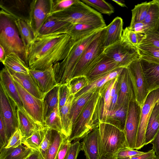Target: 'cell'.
<instances>
[{"label":"cell","instance_id":"6da1fadb","mask_svg":"<svg viewBox=\"0 0 159 159\" xmlns=\"http://www.w3.org/2000/svg\"><path fill=\"white\" fill-rule=\"evenodd\" d=\"M75 42L62 31L38 34L26 51L29 69L44 70L62 61Z\"/></svg>","mask_w":159,"mask_h":159},{"label":"cell","instance_id":"7a4b0ae2","mask_svg":"<svg viewBox=\"0 0 159 159\" xmlns=\"http://www.w3.org/2000/svg\"><path fill=\"white\" fill-rule=\"evenodd\" d=\"M102 29L75 42L65 58L53 66L55 79L58 84H67L70 81L74 69L85 48L98 35Z\"/></svg>","mask_w":159,"mask_h":159},{"label":"cell","instance_id":"3957f363","mask_svg":"<svg viewBox=\"0 0 159 159\" xmlns=\"http://www.w3.org/2000/svg\"><path fill=\"white\" fill-rule=\"evenodd\" d=\"M15 20L11 16L0 11V45L4 48L6 55L11 53H16L28 66L25 49Z\"/></svg>","mask_w":159,"mask_h":159},{"label":"cell","instance_id":"277c9868","mask_svg":"<svg viewBox=\"0 0 159 159\" xmlns=\"http://www.w3.org/2000/svg\"><path fill=\"white\" fill-rule=\"evenodd\" d=\"M49 16L71 24L106 26L101 13L80 0L68 8Z\"/></svg>","mask_w":159,"mask_h":159},{"label":"cell","instance_id":"5b68a950","mask_svg":"<svg viewBox=\"0 0 159 159\" xmlns=\"http://www.w3.org/2000/svg\"><path fill=\"white\" fill-rule=\"evenodd\" d=\"M106 26L85 48L74 69L71 80L80 76L87 77L104 56Z\"/></svg>","mask_w":159,"mask_h":159},{"label":"cell","instance_id":"8992f818","mask_svg":"<svg viewBox=\"0 0 159 159\" xmlns=\"http://www.w3.org/2000/svg\"><path fill=\"white\" fill-rule=\"evenodd\" d=\"M98 127L100 156L117 158L120 150L127 148L124 132L105 122H100Z\"/></svg>","mask_w":159,"mask_h":159},{"label":"cell","instance_id":"52a82bcc","mask_svg":"<svg viewBox=\"0 0 159 159\" xmlns=\"http://www.w3.org/2000/svg\"><path fill=\"white\" fill-rule=\"evenodd\" d=\"M100 90L89 101L77 117L67 139L69 142L80 141L99 125V121L96 114L95 109L100 95Z\"/></svg>","mask_w":159,"mask_h":159},{"label":"cell","instance_id":"ba28073f","mask_svg":"<svg viewBox=\"0 0 159 159\" xmlns=\"http://www.w3.org/2000/svg\"><path fill=\"white\" fill-rule=\"evenodd\" d=\"M104 53L119 68H126L133 61L141 58L138 48L122 39L118 42L105 48Z\"/></svg>","mask_w":159,"mask_h":159},{"label":"cell","instance_id":"9c48e42d","mask_svg":"<svg viewBox=\"0 0 159 159\" xmlns=\"http://www.w3.org/2000/svg\"><path fill=\"white\" fill-rule=\"evenodd\" d=\"M0 109V116L4 123L8 143L11 137L18 129L17 105L1 84Z\"/></svg>","mask_w":159,"mask_h":159},{"label":"cell","instance_id":"30bf717a","mask_svg":"<svg viewBox=\"0 0 159 159\" xmlns=\"http://www.w3.org/2000/svg\"><path fill=\"white\" fill-rule=\"evenodd\" d=\"M141 107L135 99L131 100L124 130L128 148L135 149L136 143L139 126Z\"/></svg>","mask_w":159,"mask_h":159},{"label":"cell","instance_id":"8fae6325","mask_svg":"<svg viewBox=\"0 0 159 159\" xmlns=\"http://www.w3.org/2000/svg\"><path fill=\"white\" fill-rule=\"evenodd\" d=\"M36 1L1 0L0 11L15 19H20L33 23V14Z\"/></svg>","mask_w":159,"mask_h":159},{"label":"cell","instance_id":"7c38bea8","mask_svg":"<svg viewBox=\"0 0 159 159\" xmlns=\"http://www.w3.org/2000/svg\"><path fill=\"white\" fill-rule=\"evenodd\" d=\"M159 99V88L150 92L141 107V113L135 146L139 150L145 146V135L147 125L153 109Z\"/></svg>","mask_w":159,"mask_h":159},{"label":"cell","instance_id":"4fadbf2b","mask_svg":"<svg viewBox=\"0 0 159 159\" xmlns=\"http://www.w3.org/2000/svg\"><path fill=\"white\" fill-rule=\"evenodd\" d=\"M127 68L133 85L136 101L142 107L149 92L140 59L133 61Z\"/></svg>","mask_w":159,"mask_h":159},{"label":"cell","instance_id":"5bb4252c","mask_svg":"<svg viewBox=\"0 0 159 159\" xmlns=\"http://www.w3.org/2000/svg\"><path fill=\"white\" fill-rule=\"evenodd\" d=\"M14 81L25 111L37 123L45 126L43 100L39 99L29 93L14 79Z\"/></svg>","mask_w":159,"mask_h":159},{"label":"cell","instance_id":"9a60e30c","mask_svg":"<svg viewBox=\"0 0 159 159\" xmlns=\"http://www.w3.org/2000/svg\"><path fill=\"white\" fill-rule=\"evenodd\" d=\"M140 61L149 92L159 88V59L141 55Z\"/></svg>","mask_w":159,"mask_h":159},{"label":"cell","instance_id":"2e32d148","mask_svg":"<svg viewBox=\"0 0 159 159\" xmlns=\"http://www.w3.org/2000/svg\"><path fill=\"white\" fill-rule=\"evenodd\" d=\"M29 72L44 95L58 85L55 79L53 66L42 70L29 69Z\"/></svg>","mask_w":159,"mask_h":159},{"label":"cell","instance_id":"e0dca14e","mask_svg":"<svg viewBox=\"0 0 159 159\" xmlns=\"http://www.w3.org/2000/svg\"><path fill=\"white\" fill-rule=\"evenodd\" d=\"M118 81L119 84L120 90L117 108L123 104L126 100L136 99L134 87L127 67L123 68L118 77Z\"/></svg>","mask_w":159,"mask_h":159},{"label":"cell","instance_id":"ac0fdd59","mask_svg":"<svg viewBox=\"0 0 159 159\" xmlns=\"http://www.w3.org/2000/svg\"><path fill=\"white\" fill-rule=\"evenodd\" d=\"M17 113L18 129L21 134L22 141L30 136L41 127L44 126L37 123L23 107H17Z\"/></svg>","mask_w":159,"mask_h":159},{"label":"cell","instance_id":"d6986e66","mask_svg":"<svg viewBox=\"0 0 159 159\" xmlns=\"http://www.w3.org/2000/svg\"><path fill=\"white\" fill-rule=\"evenodd\" d=\"M98 126L87 134L81 143L82 150L84 151L86 159H99L100 157Z\"/></svg>","mask_w":159,"mask_h":159},{"label":"cell","instance_id":"ffe728a7","mask_svg":"<svg viewBox=\"0 0 159 159\" xmlns=\"http://www.w3.org/2000/svg\"><path fill=\"white\" fill-rule=\"evenodd\" d=\"M0 84L9 96L16 103L17 107H23L20 95L14 82L12 75L8 69L5 66L0 73Z\"/></svg>","mask_w":159,"mask_h":159},{"label":"cell","instance_id":"44dd1931","mask_svg":"<svg viewBox=\"0 0 159 159\" xmlns=\"http://www.w3.org/2000/svg\"><path fill=\"white\" fill-rule=\"evenodd\" d=\"M50 0H36L33 14V24L37 35L50 12Z\"/></svg>","mask_w":159,"mask_h":159},{"label":"cell","instance_id":"7402d4cb","mask_svg":"<svg viewBox=\"0 0 159 159\" xmlns=\"http://www.w3.org/2000/svg\"><path fill=\"white\" fill-rule=\"evenodd\" d=\"M123 19L117 16L107 26L104 42L105 48L113 45L120 41L123 29Z\"/></svg>","mask_w":159,"mask_h":159},{"label":"cell","instance_id":"603a6c76","mask_svg":"<svg viewBox=\"0 0 159 159\" xmlns=\"http://www.w3.org/2000/svg\"><path fill=\"white\" fill-rule=\"evenodd\" d=\"M9 71L13 79L26 90L37 98L43 100L44 95L40 90L35 81L29 72L28 74H23Z\"/></svg>","mask_w":159,"mask_h":159},{"label":"cell","instance_id":"cb8c5ba5","mask_svg":"<svg viewBox=\"0 0 159 159\" xmlns=\"http://www.w3.org/2000/svg\"><path fill=\"white\" fill-rule=\"evenodd\" d=\"M105 27L83 24H71L66 34L75 42L83 39Z\"/></svg>","mask_w":159,"mask_h":159},{"label":"cell","instance_id":"d4e9b609","mask_svg":"<svg viewBox=\"0 0 159 159\" xmlns=\"http://www.w3.org/2000/svg\"><path fill=\"white\" fill-rule=\"evenodd\" d=\"M129 101V100L126 101L112 112L109 114L104 122L111 125L124 131Z\"/></svg>","mask_w":159,"mask_h":159},{"label":"cell","instance_id":"484cf974","mask_svg":"<svg viewBox=\"0 0 159 159\" xmlns=\"http://www.w3.org/2000/svg\"><path fill=\"white\" fill-rule=\"evenodd\" d=\"M15 22L26 51L37 35L33 23L19 19H15Z\"/></svg>","mask_w":159,"mask_h":159},{"label":"cell","instance_id":"4316f807","mask_svg":"<svg viewBox=\"0 0 159 159\" xmlns=\"http://www.w3.org/2000/svg\"><path fill=\"white\" fill-rule=\"evenodd\" d=\"M100 89H94L78 97H74L72 103L70 114L72 126L88 102Z\"/></svg>","mask_w":159,"mask_h":159},{"label":"cell","instance_id":"83f0119b","mask_svg":"<svg viewBox=\"0 0 159 159\" xmlns=\"http://www.w3.org/2000/svg\"><path fill=\"white\" fill-rule=\"evenodd\" d=\"M118 68L112 60L104 54L87 77L89 82Z\"/></svg>","mask_w":159,"mask_h":159},{"label":"cell","instance_id":"f1b7e54d","mask_svg":"<svg viewBox=\"0 0 159 159\" xmlns=\"http://www.w3.org/2000/svg\"><path fill=\"white\" fill-rule=\"evenodd\" d=\"M71 23L59 20L52 16H48L40 29L38 34H45L58 31L66 32Z\"/></svg>","mask_w":159,"mask_h":159},{"label":"cell","instance_id":"f546056e","mask_svg":"<svg viewBox=\"0 0 159 159\" xmlns=\"http://www.w3.org/2000/svg\"><path fill=\"white\" fill-rule=\"evenodd\" d=\"M75 95L71 94L66 104L59 110L62 129L63 134L66 136L67 139L71 133L72 124L70 120V109Z\"/></svg>","mask_w":159,"mask_h":159},{"label":"cell","instance_id":"4dcf8cb0","mask_svg":"<svg viewBox=\"0 0 159 159\" xmlns=\"http://www.w3.org/2000/svg\"><path fill=\"white\" fill-rule=\"evenodd\" d=\"M0 159H25L33 150L22 143L16 148L0 149Z\"/></svg>","mask_w":159,"mask_h":159},{"label":"cell","instance_id":"1f68e13d","mask_svg":"<svg viewBox=\"0 0 159 159\" xmlns=\"http://www.w3.org/2000/svg\"><path fill=\"white\" fill-rule=\"evenodd\" d=\"M159 128V106L155 105L149 120L146 129L145 146L154 139Z\"/></svg>","mask_w":159,"mask_h":159},{"label":"cell","instance_id":"d6a6232c","mask_svg":"<svg viewBox=\"0 0 159 159\" xmlns=\"http://www.w3.org/2000/svg\"><path fill=\"white\" fill-rule=\"evenodd\" d=\"M3 64L9 70L13 72L29 73L28 66L19 56L15 53H11L7 55Z\"/></svg>","mask_w":159,"mask_h":159},{"label":"cell","instance_id":"836d02e7","mask_svg":"<svg viewBox=\"0 0 159 159\" xmlns=\"http://www.w3.org/2000/svg\"><path fill=\"white\" fill-rule=\"evenodd\" d=\"M60 86L58 84L44 96L43 100L44 121L52 110L58 106L59 90Z\"/></svg>","mask_w":159,"mask_h":159},{"label":"cell","instance_id":"e575fe53","mask_svg":"<svg viewBox=\"0 0 159 159\" xmlns=\"http://www.w3.org/2000/svg\"><path fill=\"white\" fill-rule=\"evenodd\" d=\"M48 129L47 126H42L28 138L22 141V143L32 150L39 151Z\"/></svg>","mask_w":159,"mask_h":159},{"label":"cell","instance_id":"d590c367","mask_svg":"<svg viewBox=\"0 0 159 159\" xmlns=\"http://www.w3.org/2000/svg\"><path fill=\"white\" fill-rule=\"evenodd\" d=\"M52 142L48 150L46 159H55L61 144L66 139L61 132L52 129Z\"/></svg>","mask_w":159,"mask_h":159},{"label":"cell","instance_id":"8d00e7d4","mask_svg":"<svg viewBox=\"0 0 159 159\" xmlns=\"http://www.w3.org/2000/svg\"><path fill=\"white\" fill-rule=\"evenodd\" d=\"M45 125L63 133V129L58 106L54 108L44 121Z\"/></svg>","mask_w":159,"mask_h":159},{"label":"cell","instance_id":"74e56055","mask_svg":"<svg viewBox=\"0 0 159 159\" xmlns=\"http://www.w3.org/2000/svg\"><path fill=\"white\" fill-rule=\"evenodd\" d=\"M87 5L100 13L110 15L114 12L113 7L103 0H81Z\"/></svg>","mask_w":159,"mask_h":159},{"label":"cell","instance_id":"f35d334b","mask_svg":"<svg viewBox=\"0 0 159 159\" xmlns=\"http://www.w3.org/2000/svg\"><path fill=\"white\" fill-rule=\"evenodd\" d=\"M149 2L148 12L143 22L148 25L151 28L154 27L159 20V0Z\"/></svg>","mask_w":159,"mask_h":159},{"label":"cell","instance_id":"ab89813d","mask_svg":"<svg viewBox=\"0 0 159 159\" xmlns=\"http://www.w3.org/2000/svg\"><path fill=\"white\" fill-rule=\"evenodd\" d=\"M149 7V2H145L135 6L131 10L132 16L130 25L142 22L148 14Z\"/></svg>","mask_w":159,"mask_h":159},{"label":"cell","instance_id":"60d3db41","mask_svg":"<svg viewBox=\"0 0 159 159\" xmlns=\"http://www.w3.org/2000/svg\"><path fill=\"white\" fill-rule=\"evenodd\" d=\"M109 72L89 82L87 86L75 94L74 97H78L84 93L94 89H100L107 82L110 81L108 77Z\"/></svg>","mask_w":159,"mask_h":159},{"label":"cell","instance_id":"b9f144b4","mask_svg":"<svg viewBox=\"0 0 159 159\" xmlns=\"http://www.w3.org/2000/svg\"><path fill=\"white\" fill-rule=\"evenodd\" d=\"M145 37V34L134 32L126 27L123 30L121 39L131 45L137 47Z\"/></svg>","mask_w":159,"mask_h":159},{"label":"cell","instance_id":"7bdbcfd3","mask_svg":"<svg viewBox=\"0 0 159 159\" xmlns=\"http://www.w3.org/2000/svg\"><path fill=\"white\" fill-rule=\"evenodd\" d=\"M145 34V37L140 44H150L159 48V20L156 25L150 28Z\"/></svg>","mask_w":159,"mask_h":159},{"label":"cell","instance_id":"ee69618b","mask_svg":"<svg viewBox=\"0 0 159 159\" xmlns=\"http://www.w3.org/2000/svg\"><path fill=\"white\" fill-rule=\"evenodd\" d=\"M86 76H80L72 79L68 83L70 89V94H75L89 84Z\"/></svg>","mask_w":159,"mask_h":159},{"label":"cell","instance_id":"f6af8a7d","mask_svg":"<svg viewBox=\"0 0 159 159\" xmlns=\"http://www.w3.org/2000/svg\"><path fill=\"white\" fill-rule=\"evenodd\" d=\"M77 0H50V12L48 16L68 8Z\"/></svg>","mask_w":159,"mask_h":159},{"label":"cell","instance_id":"bcb514c9","mask_svg":"<svg viewBox=\"0 0 159 159\" xmlns=\"http://www.w3.org/2000/svg\"><path fill=\"white\" fill-rule=\"evenodd\" d=\"M52 129L48 127L44 138L39 149V151L44 159H46L48 150L52 143Z\"/></svg>","mask_w":159,"mask_h":159},{"label":"cell","instance_id":"7dc6e473","mask_svg":"<svg viewBox=\"0 0 159 159\" xmlns=\"http://www.w3.org/2000/svg\"><path fill=\"white\" fill-rule=\"evenodd\" d=\"M137 48L140 55H148L159 59V48L146 44H140Z\"/></svg>","mask_w":159,"mask_h":159},{"label":"cell","instance_id":"c3c4849f","mask_svg":"<svg viewBox=\"0 0 159 159\" xmlns=\"http://www.w3.org/2000/svg\"><path fill=\"white\" fill-rule=\"evenodd\" d=\"M70 95V89L68 83L60 85L58 94L59 109L65 105Z\"/></svg>","mask_w":159,"mask_h":159},{"label":"cell","instance_id":"681fc988","mask_svg":"<svg viewBox=\"0 0 159 159\" xmlns=\"http://www.w3.org/2000/svg\"><path fill=\"white\" fill-rule=\"evenodd\" d=\"M82 150L81 144L79 141L71 143L66 159H77L79 152Z\"/></svg>","mask_w":159,"mask_h":159},{"label":"cell","instance_id":"f907efd6","mask_svg":"<svg viewBox=\"0 0 159 159\" xmlns=\"http://www.w3.org/2000/svg\"><path fill=\"white\" fill-rule=\"evenodd\" d=\"M71 143L65 139L61 144L55 159H66Z\"/></svg>","mask_w":159,"mask_h":159},{"label":"cell","instance_id":"816d5d0a","mask_svg":"<svg viewBox=\"0 0 159 159\" xmlns=\"http://www.w3.org/2000/svg\"><path fill=\"white\" fill-rule=\"evenodd\" d=\"M22 138L20 132L18 129L11 137L5 148H9L17 147L22 143Z\"/></svg>","mask_w":159,"mask_h":159},{"label":"cell","instance_id":"f5cc1de1","mask_svg":"<svg viewBox=\"0 0 159 159\" xmlns=\"http://www.w3.org/2000/svg\"><path fill=\"white\" fill-rule=\"evenodd\" d=\"M144 152L139 151L137 150H135L125 148L122 149L119 151L117 155V157L118 159H121L140 155Z\"/></svg>","mask_w":159,"mask_h":159},{"label":"cell","instance_id":"db71d44e","mask_svg":"<svg viewBox=\"0 0 159 159\" xmlns=\"http://www.w3.org/2000/svg\"><path fill=\"white\" fill-rule=\"evenodd\" d=\"M129 29L134 32L145 34L149 29L150 27L143 22H139L130 25Z\"/></svg>","mask_w":159,"mask_h":159},{"label":"cell","instance_id":"11a10c76","mask_svg":"<svg viewBox=\"0 0 159 159\" xmlns=\"http://www.w3.org/2000/svg\"><path fill=\"white\" fill-rule=\"evenodd\" d=\"M6 131L4 123L2 117L0 116V149L5 147L7 145Z\"/></svg>","mask_w":159,"mask_h":159},{"label":"cell","instance_id":"9f6ffc18","mask_svg":"<svg viewBox=\"0 0 159 159\" xmlns=\"http://www.w3.org/2000/svg\"><path fill=\"white\" fill-rule=\"evenodd\" d=\"M157 155L152 149L142 154L121 159H155Z\"/></svg>","mask_w":159,"mask_h":159},{"label":"cell","instance_id":"6f0895ef","mask_svg":"<svg viewBox=\"0 0 159 159\" xmlns=\"http://www.w3.org/2000/svg\"><path fill=\"white\" fill-rule=\"evenodd\" d=\"M152 145V149L157 156H159V128L152 141L150 143Z\"/></svg>","mask_w":159,"mask_h":159},{"label":"cell","instance_id":"680465c9","mask_svg":"<svg viewBox=\"0 0 159 159\" xmlns=\"http://www.w3.org/2000/svg\"><path fill=\"white\" fill-rule=\"evenodd\" d=\"M25 159H44L39 151L33 150L31 153Z\"/></svg>","mask_w":159,"mask_h":159},{"label":"cell","instance_id":"91938a15","mask_svg":"<svg viewBox=\"0 0 159 159\" xmlns=\"http://www.w3.org/2000/svg\"><path fill=\"white\" fill-rule=\"evenodd\" d=\"M6 56L4 48L1 45H0V60L2 64L5 60Z\"/></svg>","mask_w":159,"mask_h":159},{"label":"cell","instance_id":"94428289","mask_svg":"<svg viewBox=\"0 0 159 159\" xmlns=\"http://www.w3.org/2000/svg\"><path fill=\"white\" fill-rule=\"evenodd\" d=\"M113 1L115 2L116 4L122 7H126V5L124 0H113Z\"/></svg>","mask_w":159,"mask_h":159},{"label":"cell","instance_id":"6125c7cd","mask_svg":"<svg viewBox=\"0 0 159 159\" xmlns=\"http://www.w3.org/2000/svg\"><path fill=\"white\" fill-rule=\"evenodd\" d=\"M99 159H118L117 157H108L103 156H100Z\"/></svg>","mask_w":159,"mask_h":159},{"label":"cell","instance_id":"be15d7a7","mask_svg":"<svg viewBox=\"0 0 159 159\" xmlns=\"http://www.w3.org/2000/svg\"><path fill=\"white\" fill-rule=\"evenodd\" d=\"M156 104L159 106V99L157 101V102Z\"/></svg>","mask_w":159,"mask_h":159},{"label":"cell","instance_id":"e7e4bbea","mask_svg":"<svg viewBox=\"0 0 159 159\" xmlns=\"http://www.w3.org/2000/svg\"><path fill=\"white\" fill-rule=\"evenodd\" d=\"M155 159H159V156H157Z\"/></svg>","mask_w":159,"mask_h":159}]
</instances>
